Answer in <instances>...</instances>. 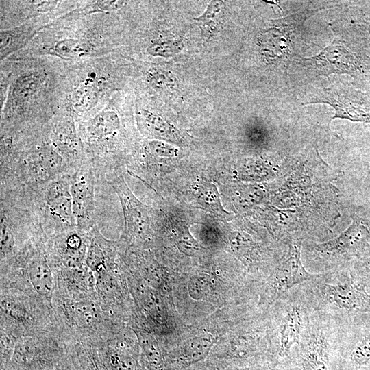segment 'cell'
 I'll use <instances>...</instances> for the list:
<instances>
[{
  "label": "cell",
  "instance_id": "obj_1",
  "mask_svg": "<svg viewBox=\"0 0 370 370\" xmlns=\"http://www.w3.org/2000/svg\"><path fill=\"white\" fill-rule=\"evenodd\" d=\"M0 192L36 190L73 171L45 128L1 132Z\"/></svg>",
  "mask_w": 370,
  "mask_h": 370
},
{
  "label": "cell",
  "instance_id": "obj_2",
  "mask_svg": "<svg viewBox=\"0 0 370 370\" xmlns=\"http://www.w3.org/2000/svg\"><path fill=\"white\" fill-rule=\"evenodd\" d=\"M71 175L58 177L20 196L21 201L34 212L46 235L76 227L71 194Z\"/></svg>",
  "mask_w": 370,
  "mask_h": 370
},
{
  "label": "cell",
  "instance_id": "obj_3",
  "mask_svg": "<svg viewBox=\"0 0 370 370\" xmlns=\"http://www.w3.org/2000/svg\"><path fill=\"white\" fill-rule=\"evenodd\" d=\"M104 181L114 189L119 199L124 219V238L133 242L151 239L159 224L158 212L134 195L121 169L106 174Z\"/></svg>",
  "mask_w": 370,
  "mask_h": 370
},
{
  "label": "cell",
  "instance_id": "obj_4",
  "mask_svg": "<svg viewBox=\"0 0 370 370\" xmlns=\"http://www.w3.org/2000/svg\"><path fill=\"white\" fill-rule=\"evenodd\" d=\"M108 74L101 70L87 69L76 77L69 88L66 97V112L77 121L86 119L97 111L108 96L109 89Z\"/></svg>",
  "mask_w": 370,
  "mask_h": 370
},
{
  "label": "cell",
  "instance_id": "obj_5",
  "mask_svg": "<svg viewBox=\"0 0 370 370\" xmlns=\"http://www.w3.org/2000/svg\"><path fill=\"white\" fill-rule=\"evenodd\" d=\"M101 182L92 166L85 160L71 175V194L76 227L84 232L97 226L95 188Z\"/></svg>",
  "mask_w": 370,
  "mask_h": 370
},
{
  "label": "cell",
  "instance_id": "obj_6",
  "mask_svg": "<svg viewBox=\"0 0 370 370\" xmlns=\"http://www.w3.org/2000/svg\"><path fill=\"white\" fill-rule=\"evenodd\" d=\"M45 129L53 146L73 171L85 161L84 149L77 122L72 114L66 111L56 114L45 126Z\"/></svg>",
  "mask_w": 370,
  "mask_h": 370
},
{
  "label": "cell",
  "instance_id": "obj_7",
  "mask_svg": "<svg viewBox=\"0 0 370 370\" xmlns=\"http://www.w3.org/2000/svg\"><path fill=\"white\" fill-rule=\"evenodd\" d=\"M302 63L322 73L347 74L352 77L362 75L370 70L369 56L341 45L327 47L317 56L302 59Z\"/></svg>",
  "mask_w": 370,
  "mask_h": 370
},
{
  "label": "cell",
  "instance_id": "obj_8",
  "mask_svg": "<svg viewBox=\"0 0 370 370\" xmlns=\"http://www.w3.org/2000/svg\"><path fill=\"white\" fill-rule=\"evenodd\" d=\"M324 103L335 110L333 119L370 123V103L365 95L351 89L342 91L336 88L317 89L308 103Z\"/></svg>",
  "mask_w": 370,
  "mask_h": 370
},
{
  "label": "cell",
  "instance_id": "obj_9",
  "mask_svg": "<svg viewBox=\"0 0 370 370\" xmlns=\"http://www.w3.org/2000/svg\"><path fill=\"white\" fill-rule=\"evenodd\" d=\"M370 241V223L354 215L349 227L337 238L318 244L315 249L325 257H351L362 252Z\"/></svg>",
  "mask_w": 370,
  "mask_h": 370
},
{
  "label": "cell",
  "instance_id": "obj_10",
  "mask_svg": "<svg viewBox=\"0 0 370 370\" xmlns=\"http://www.w3.org/2000/svg\"><path fill=\"white\" fill-rule=\"evenodd\" d=\"M47 55L68 60H79L108 52L92 36H62L53 38L42 47Z\"/></svg>",
  "mask_w": 370,
  "mask_h": 370
},
{
  "label": "cell",
  "instance_id": "obj_11",
  "mask_svg": "<svg viewBox=\"0 0 370 370\" xmlns=\"http://www.w3.org/2000/svg\"><path fill=\"white\" fill-rule=\"evenodd\" d=\"M318 277L304 267L301 254L296 245L291 246L288 256L273 273L269 284L271 299L278 297L293 286Z\"/></svg>",
  "mask_w": 370,
  "mask_h": 370
},
{
  "label": "cell",
  "instance_id": "obj_12",
  "mask_svg": "<svg viewBox=\"0 0 370 370\" xmlns=\"http://www.w3.org/2000/svg\"><path fill=\"white\" fill-rule=\"evenodd\" d=\"M325 297L338 308L349 311H367L370 308V294L365 284L349 280L336 284H325Z\"/></svg>",
  "mask_w": 370,
  "mask_h": 370
},
{
  "label": "cell",
  "instance_id": "obj_13",
  "mask_svg": "<svg viewBox=\"0 0 370 370\" xmlns=\"http://www.w3.org/2000/svg\"><path fill=\"white\" fill-rule=\"evenodd\" d=\"M118 246L119 242L108 240L94 227L87 232L86 265L97 274L114 267Z\"/></svg>",
  "mask_w": 370,
  "mask_h": 370
},
{
  "label": "cell",
  "instance_id": "obj_14",
  "mask_svg": "<svg viewBox=\"0 0 370 370\" xmlns=\"http://www.w3.org/2000/svg\"><path fill=\"white\" fill-rule=\"evenodd\" d=\"M41 28L42 25L29 22L12 28L1 29V60H4L8 56L23 48Z\"/></svg>",
  "mask_w": 370,
  "mask_h": 370
},
{
  "label": "cell",
  "instance_id": "obj_15",
  "mask_svg": "<svg viewBox=\"0 0 370 370\" xmlns=\"http://www.w3.org/2000/svg\"><path fill=\"white\" fill-rule=\"evenodd\" d=\"M302 325V317L299 306L291 308L284 317L280 328V353H288L291 347L299 342Z\"/></svg>",
  "mask_w": 370,
  "mask_h": 370
},
{
  "label": "cell",
  "instance_id": "obj_16",
  "mask_svg": "<svg viewBox=\"0 0 370 370\" xmlns=\"http://www.w3.org/2000/svg\"><path fill=\"white\" fill-rule=\"evenodd\" d=\"M67 308L71 319L79 327L90 328L101 320L99 307L90 301H74L68 304Z\"/></svg>",
  "mask_w": 370,
  "mask_h": 370
},
{
  "label": "cell",
  "instance_id": "obj_17",
  "mask_svg": "<svg viewBox=\"0 0 370 370\" xmlns=\"http://www.w3.org/2000/svg\"><path fill=\"white\" fill-rule=\"evenodd\" d=\"M304 370H328V343L323 336H317L310 343Z\"/></svg>",
  "mask_w": 370,
  "mask_h": 370
},
{
  "label": "cell",
  "instance_id": "obj_18",
  "mask_svg": "<svg viewBox=\"0 0 370 370\" xmlns=\"http://www.w3.org/2000/svg\"><path fill=\"white\" fill-rule=\"evenodd\" d=\"M195 199L200 206L217 217L225 219L229 215L222 208L218 191L212 184L201 182L195 192Z\"/></svg>",
  "mask_w": 370,
  "mask_h": 370
},
{
  "label": "cell",
  "instance_id": "obj_19",
  "mask_svg": "<svg viewBox=\"0 0 370 370\" xmlns=\"http://www.w3.org/2000/svg\"><path fill=\"white\" fill-rule=\"evenodd\" d=\"M212 279L206 274H199L190 278L188 288L190 296L199 300L207 296L212 291Z\"/></svg>",
  "mask_w": 370,
  "mask_h": 370
},
{
  "label": "cell",
  "instance_id": "obj_20",
  "mask_svg": "<svg viewBox=\"0 0 370 370\" xmlns=\"http://www.w3.org/2000/svg\"><path fill=\"white\" fill-rule=\"evenodd\" d=\"M36 354V344L31 339H21L14 347L13 358L15 362L21 365L31 364Z\"/></svg>",
  "mask_w": 370,
  "mask_h": 370
},
{
  "label": "cell",
  "instance_id": "obj_21",
  "mask_svg": "<svg viewBox=\"0 0 370 370\" xmlns=\"http://www.w3.org/2000/svg\"><path fill=\"white\" fill-rule=\"evenodd\" d=\"M210 345L211 342L205 338L192 340L185 347L183 356L188 362L199 360L205 357Z\"/></svg>",
  "mask_w": 370,
  "mask_h": 370
},
{
  "label": "cell",
  "instance_id": "obj_22",
  "mask_svg": "<svg viewBox=\"0 0 370 370\" xmlns=\"http://www.w3.org/2000/svg\"><path fill=\"white\" fill-rule=\"evenodd\" d=\"M351 359L359 365L370 361V331L356 343L352 352Z\"/></svg>",
  "mask_w": 370,
  "mask_h": 370
},
{
  "label": "cell",
  "instance_id": "obj_23",
  "mask_svg": "<svg viewBox=\"0 0 370 370\" xmlns=\"http://www.w3.org/2000/svg\"><path fill=\"white\" fill-rule=\"evenodd\" d=\"M140 343L147 360L153 366L160 365L162 363V355L154 338L143 336Z\"/></svg>",
  "mask_w": 370,
  "mask_h": 370
},
{
  "label": "cell",
  "instance_id": "obj_24",
  "mask_svg": "<svg viewBox=\"0 0 370 370\" xmlns=\"http://www.w3.org/2000/svg\"><path fill=\"white\" fill-rule=\"evenodd\" d=\"M231 247L234 253L244 256L252 247V241L241 234H233L230 238Z\"/></svg>",
  "mask_w": 370,
  "mask_h": 370
},
{
  "label": "cell",
  "instance_id": "obj_25",
  "mask_svg": "<svg viewBox=\"0 0 370 370\" xmlns=\"http://www.w3.org/2000/svg\"><path fill=\"white\" fill-rule=\"evenodd\" d=\"M365 266L367 267V270L370 271V248L369 252L366 254L365 258Z\"/></svg>",
  "mask_w": 370,
  "mask_h": 370
}]
</instances>
